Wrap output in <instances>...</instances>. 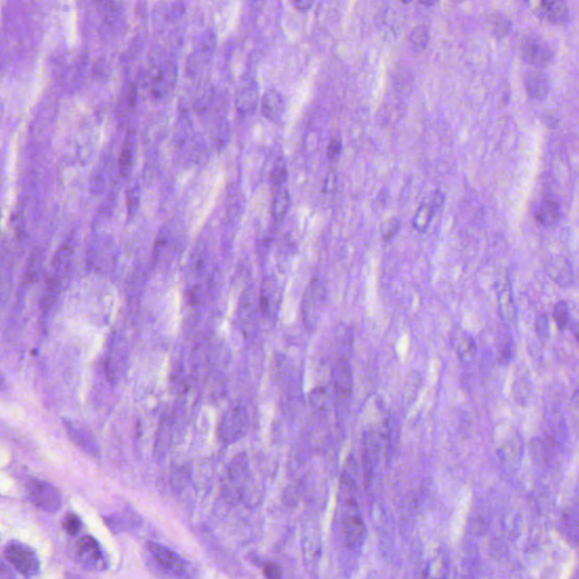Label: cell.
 <instances>
[{
	"instance_id": "17",
	"label": "cell",
	"mask_w": 579,
	"mask_h": 579,
	"mask_svg": "<svg viewBox=\"0 0 579 579\" xmlns=\"http://www.w3.org/2000/svg\"><path fill=\"white\" fill-rule=\"evenodd\" d=\"M262 115L269 122H279L284 112V100L279 90H271L262 99Z\"/></svg>"
},
{
	"instance_id": "2",
	"label": "cell",
	"mask_w": 579,
	"mask_h": 579,
	"mask_svg": "<svg viewBox=\"0 0 579 579\" xmlns=\"http://www.w3.org/2000/svg\"><path fill=\"white\" fill-rule=\"evenodd\" d=\"M325 286L318 279L309 282L303 298V320L305 328L312 331L320 320V312L325 303Z\"/></svg>"
},
{
	"instance_id": "5",
	"label": "cell",
	"mask_w": 579,
	"mask_h": 579,
	"mask_svg": "<svg viewBox=\"0 0 579 579\" xmlns=\"http://www.w3.org/2000/svg\"><path fill=\"white\" fill-rule=\"evenodd\" d=\"M74 557L84 568L90 571H103L107 568L105 556L99 543L93 537H82L73 546Z\"/></svg>"
},
{
	"instance_id": "10",
	"label": "cell",
	"mask_w": 579,
	"mask_h": 579,
	"mask_svg": "<svg viewBox=\"0 0 579 579\" xmlns=\"http://www.w3.org/2000/svg\"><path fill=\"white\" fill-rule=\"evenodd\" d=\"M282 303V288L274 276H266L258 294L259 311L266 316H275Z\"/></svg>"
},
{
	"instance_id": "32",
	"label": "cell",
	"mask_w": 579,
	"mask_h": 579,
	"mask_svg": "<svg viewBox=\"0 0 579 579\" xmlns=\"http://www.w3.org/2000/svg\"><path fill=\"white\" fill-rule=\"evenodd\" d=\"M520 518H518V516L515 514L505 515L503 520V529L507 537L515 539L520 533Z\"/></svg>"
},
{
	"instance_id": "38",
	"label": "cell",
	"mask_w": 579,
	"mask_h": 579,
	"mask_svg": "<svg viewBox=\"0 0 579 579\" xmlns=\"http://www.w3.org/2000/svg\"><path fill=\"white\" fill-rule=\"evenodd\" d=\"M264 575L267 578L276 579L282 577V569L274 563H267L264 566Z\"/></svg>"
},
{
	"instance_id": "48",
	"label": "cell",
	"mask_w": 579,
	"mask_h": 579,
	"mask_svg": "<svg viewBox=\"0 0 579 579\" xmlns=\"http://www.w3.org/2000/svg\"><path fill=\"white\" fill-rule=\"evenodd\" d=\"M574 333L576 335L577 339L579 341V325H576L574 327Z\"/></svg>"
},
{
	"instance_id": "24",
	"label": "cell",
	"mask_w": 579,
	"mask_h": 579,
	"mask_svg": "<svg viewBox=\"0 0 579 579\" xmlns=\"http://www.w3.org/2000/svg\"><path fill=\"white\" fill-rule=\"evenodd\" d=\"M377 455H378V441L375 435L367 433L363 438V465L365 473L370 474L376 465Z\"/></svg>"
},
{
	"instance_id": "37",
	"label": "cell",
	"mask_w": 579,
	"mask_h": 579,
	"mask_svg": "<svg viewBox=\"0 0 579 579\" xmlns=\"http://www.w3.org/2000/svg\"><path fill=\"white\" fill-rule=\"evenodd\" d=\"M343 144L341 137H334L329 141L327 146V158L329 160H335L339 158L342 153Z\"/></svg>"
},
{
	"instance_id": "23",
	"label": "cell",
	"mask_w": 579,
	"mask_h": 579,
	"mask_svg": "<svg viewBox=\"0 0 579 579\" xmlns=\"http://www.w3.org/2000/svg\"><path fill=\"white\" fill-rule=\"evenodd\" d=\"M291 207V196L286 188L281 187L280 190L276 192L273 206H271V215L277 223H282V221L288 215V209Z\"/></svg>"
},
{
	"instance_id": "28",
	"label": "cell",
	"mask_w": 579,
	"mask_h": 579,
	"mask_svg": "<svg viewBox=\"0 0 579 579\" xmlns=\"http://www.w3.org/2000/svg\"><path fill=\"white\" fill-rule=\"evenodd\" d=\"M429 31L423 25L416 26L410 34V42L418 50H423L429 43Z\"/></svg>"
},
{
	"instance_id": "46",
	"label": "cell",
	"mask_w": 579,
	"mask_h": 579,
	"mask_svg": "<svg viewBox=\"0 0 579 579\" xmlns=\"http://www.w3.org/2000/svg\"><path fill=\"white\" fill-rule=\"evenodd\" d=\"M419 1H420V3H421L422 5L424 6H433L435 5V4L437 3V1H438V0H419Z\"/></svg>"
},
{
	"instance_id": "41",
	"label": "cell",
	"mask_w": 579,
	"mask_h": 579,
	"mask_svg": "<svg viewBox=\"0 0 579 579\" xmlns=\"http://www.w3.org/2000/svg\"><path fill=\"white\" fill-rule=\"evenodd\" d=\"M489 529V522L484 518H476L473 525V530L478 535H484Z\"/></svg>"
},
{
	"instance_id": "13",
	"label": "cell",
	"mask_w": 579,
	"mask_h": 579,
	"mask_svg": "<svg viewBox=\"0 0 579 579\" xmlns=\"http://www.w3.org/2000/svg\"><path fill=\"white\" fill-rule=\"evenodd\" d=\"M546 271L551 280L559 286L567 288L574 283V271L567 258H552L546 265Z\"/></svg>"
},
{
	"instance_id": "31",
	"label": "cell",
	"mask_w": 579,
	"mask_h": 579,
	"mask_svg": "<svg viewBox=\"0 0 579 579\" xmlns=\"http://www.w3.org/2000/svg\"><path fill=\"white\" fill-rule=\"evenodd\" d=\"M399 230H401V221L396 218H388L380 226V233L385 241L392 240L399 233Z\"/></svg>"
},
{
	"instance_id": "26",
	"label": "cell",
	"mask_w": 579,
	"mask_h": 579,
	"mask_svg": "<svg viewBox=\"0 0 579 579\" xmlns=\"http://www.w3.org/2000/svg\"><path fill=\"white\" fill-rule=\"evenodd\" d=\"M134 150H135V141L134 139H127L122 146L120 153V160H119V172L122 177H128L134 161Z\"/></svg>"
},
{
	"instance_id": "21",
	"label": "cell",
	"mask_w": 579,
	"mask_h": 579,
	"mask_svg": "<svg viewBox=\"0 0 579 579\" xmlns=\"http://www.w3.org/2000/svg\"><path fill=\"white\" fill-rule=\"evenodd\" d=\"M501 456L503 461L510 465H516L520 463V460L523 457L524 452V441L523 438L520 437V433H514L510 435L505 444H503L501 450Z\"/></svg>"
},
{
	"instance_id": "44",
	"label": "cell",
	"mask_w": 579,
	"mask_h": 579,
	"mask_svg": "<svg viewBox=\"0 0 579 579\" xmlns=\"http://www.w3.org/2000/svg\"><path fill=\"white\" fill-rule=\"evenodd\" d=\"M335 186H337V175H328L325 181V186H324V192H331Z\"/></svg>"
},
{
	"instance_id": "25",
	"label": "cell",
	"mask_w": 579,
	"mask_h": 579,
	"mask_svg": "<svg viewBox=\"0 0 579 579\" xmlns=\"http://www.w3.org/2000/svg\"><path fill=\"white\" fill-rule=\"evenodd\" d=\"M435 209L429 201H424L416 211L412 218V226L418 232H426L429 229L435 214Z\"/></svg>"
},
{
	"instance_id": "8",
	"label": "cell",
	"mask_w": 579,
	"mask_h": 579,
	"mask_svg": "<svg viewBox=\"0 0 579 579\" xmlns=\"http://www.w3.org/2000/svg\"><path fill=\"white\" fill-rule=\"evenodd\" d=\"M333 380L334 397L339 407H345L350 402L351 394L353 390V375L350 363L342 359L337 362L332 371Z\"/></svg>"
},
{
	"instance_id": "29",
	"label": "cell",
	"mask_w": 579,
	"mask_h": 579,
	"mask_svg": "<svg viewBox=\"0 0 579 579\" xmlns=\"http://www.w3.org/2000/svg\"><path fill=\"white\" fill-rule=\"evenodd\" d=\"M554 320L559 329H565L569 325V308L565 301H559L554 305Z\"/></svg>"
},
{
	"instance_id": "9",
	"label": "cell",
	"mask_w": 579,
	"mask_h": 579,
	"mask_svg": "<svg viewBox=\"0 0 579 579\" xmlns=\"http://www.w3.org/2000/svg\"><path fill=\"white\" fill-rule=\"evenodd\" d=\"M259 101V86L254 77H246L238 86L235 109L241 117L252 116Z\"/></svg>"
},
{
	"instance_id": "1",
	"label": "cell",
	"mask_w": 579,
	"mask_h": 579,
	"mask_svg": "<svg viewBox=\"0 0 579 579\" xmlns=\"http://www.w3.org/2000/svg\"><path fill=\"white\" fill-rule=\"evenodd\" d=\"M249 416L246 407L235 405L226 411L218 426V438L226 445H232L246 435Z\"/></svg>"
},
{
	"instance_id": "20",
	"label": "cell",
	"mask_w": 579,
	"mask_h": 579,
	"mask_svg": "<svg viewBox=\"0 0 579 579\" xmlns=\"http://www.w3.org/2000/svg\"><path fill=\"white\" fill-rule=\"evenodd\" d=\"M560 218H561V209H560L559 204L552 198H546L539 205L535 212V218L537 222L546 228L557 226Z\"/></svg>"
},
{
	"instance_id": "33",
	"label": "cell",
	"mask_w": 579,
	"mask_h": 579,
	"mask_svg": "<svg viewBox=\"0 0 579 579\" xmlns=\"http://www.w3.org/2000/svg\"><path fill=\"white\" fill-rule=\"evenodd\" d=\"M286 179H288V169H286V162L283 161V160H280V162H277L274 169H273V171H271V184L274 185L275 187H279V188H281L283 185L286 184Z\"/></svg>"
},
{
	"instance_id": "27",
	"label": "cell",
	"mask_w": 579,
	"mask_h": 579,
	"mask_svg": "<svg viewBox=\"0 0 579 579\" xmlns=\"http://www.w3.org/2000/svg\"><path fill=\"white\" fill-rule=\"evenodd\" d=\"M492 32L497 37H505L512 30V23L503 15L497 14L491 18Z\"/></svg>"
},
{
	"instance_id": "35",
	"label": "cell",
	"mask_w": 579,
	"mask_h": 579,
	"mask_svg": "<svg viewBox=\"0 0 579 579\" xmlns=\"http://www.w3.org/2000/svg\"><path fill=\"white\" fill-rule=\"evenodd\" d=\"M62 526H64V529H65L68 534L76 535L82 529V522L77 517L76 515H68L67 517L64 520Z\"/></svg>"
},
{
	"instance_id": "22",
	"label": "cell",
	"mask_w": 579,
	"mask_h": 579,
	"mask_svg": "<svg viewBox=\"0 0 579 579\" xmlns=\"http://www.w3.org/2000/svg\"><path fill=\"white\" fill-rule=\"evenodd\" d=\"M454 344L458 356L464 361H469L473 359V356L476 353V345L472 337L467 332L457 331L454 335Z\"/></svg>"
},
{
	"instance_id": "3",
	"label": "cell",
	"mask_w": 579,
	"mask_h": 579,
	"mask_svg": "<svg viewBox=\"0 0 579 579\" xmlns=\"http://www.w3.org/2000/svg\"><path fill=\"white\" fill-rule=\"evenodd\" d=\"M342 533L345 546L351 550H358L365 540V525L358 512L356 501L345 503L342 517Z\"/></svg>"
},
{
	"instance_id": "39",
	"label": "cell",
	"mask_w": 579,
	"mask_h": 579,
	"mask_svg": "<svg viewBox=\"0 0 579 579\" xmlns=\"http://www.w3.org/2000/svg\"><path fill=\"white\" fill-rule=\"evenodd\" d=\"M40 266H41V259L40 257H35L33 256L32 257L31 262H30V265H28V279H35V276L37 277V273L40 271Z\"/></svg>"
},
{
	"instance_id": "47",
	"label": "cell",
	"mask_w": 579,
	"mask_h": 579,
	"mask_svg": "<svg viewBox=\"0 0 579 579\" xmlns=\"http://www.w3.org/2000/svg\"><path fill=\"white\" fill-rule=\"evenodd\" d=\"M573 403L577 405V407H579V390H577L574 395H573Z\"/></svg>"
},
{
	"instance_id": "34",
	"label": "cell",
	"mask_w": 579,
	"mask_h": 579,
	"mask_svg": "<svg viewBox=\"0 0 579 579\" xmlns=\"http://www.w3.org/2000/svg\"><path fill=\"white\" fill-rule=\"evenodd\" d=\"M531 452L534 461L537 462V463L546 461V455H548L546 445L543 444L542 440H540V439H534V440L532 441Z\"/></svg>"
},
{
	"instance_id": "45",
	"label": "cell",
	"mask_w": 579,
	"mask_h": 579,
	"mask_svg": "<svg viewBox=\"0 0 579 579\" xmlns=\"http://www.w3.org/2000/svg\"><path fill=\"white\" fill-rule=\"evenodd\" d=\"M1 577H4V578L14 577V575L11 574V569L6 568L5 563H3V565H1Z\"/></svg>"
},
{
	"instance_id": "19",
	"label": "cell",
	"mask_w": 579,
	"mask_h": 579,
	"mask_svg": "<svg viewBox=\"0 0 579 579\" xmlns=\"http://www.w3.org/2000/svg\"><path fill=\"white\" fill-rule=\"evenodd\" d=\"M177 78V69L173 64L163 66L153 81L152 93L156 98H163L172 90Z\"/></svg>"
},
{
	"instance_id": "36",
	"label": "cell",
	"mask_w": 579,
	"mask_h": 579,
	"mask_svg": "<svg viewBox=\"0 0 579 579\" xmlns=\"http://www.w3.org/2000/svg\"><path fill=\"white\" fill-rule=\"evenodd\" d=\"M535 331L537 337L541 339H546L550 335V325H549V318L546 314H541L537 317L535 322Z\"/></svg>"
},
{
	"instance_id": "7",
	"label": "cell",
	"mask_w": 579,
	"mask_h": 579,
	"mask_svg": "<svg viewBox=\"0 0 579 579\" xmlns=\"http://www.w3.org/2000/svg\"><path fill=\"white\" fill-rule=\"evenodd\" d=\"M4 554L8 563L23 576H35L39 573L40 563L37 554L22 543H9Z\"/></svg>"
},
{
	"instance_id": "40",
	"label": "cell",
	"mask_w": 579,
	"mask_h": 579,
	"mask_svg": "<svg viewBox=\"0 0 579 579\" xmlns=\"http://www.w3.org/2000/svg\"><path fill=\"white\" fill-rule=\"evenodd\" d=\"M139 192H136V189L130 190L127 196V206L129 214H133L136 207L139 205Z\"/></svg>"
},
{
	"instance_id": "18",
	"label": "cell",
	"mask_w": 579,
	"mask_h": 579,
	"mask_svg": "<svg viewBox=\"0 0 579 579\" xmlns=\"http://www.w3.org/2000/svg\"><path fill=\"white\" fill-rule=\"evenodd\" d=\"M257 309H259L258 296H256L255 288L250 286L243 292L239 303V318L245 327H250L254 324Z\"/></svg>"
},
{
	"instance_id": "14",
	"label": "cell",
	"mask_w": 579,
	"mask_h": 579,
	"mask_svg": "<svg viewBox=\"0 0 579 579\" xmlns=\"http://www.w3.org/2000/svg\"><path fill=\"white\" fill-rule=\"evenodd\" d=\"M541 16L554 24H565L569 20L567 0H540Z\"/></svg>"
},
{
	"instance_id": "30",
	"label": "cell",
	"mask_w": 579,
	"mask_h": 579,
	"mask_svg": "<svg viewBox=\"0 0 579 579\" xmlns=\"http://www.w3.org/2000/svg\"><path fill=\"white\" fill-rule=\"evenodd\" d=\"M311 405L318 411H324L329 402V394L327 388L320 387L312 390L310 394Z\"/></svg>"
},
{
	"instance_id": "15",
	"label": "cell",
	"mask_w": 579,
	"mask_h": 579,
	"mask_svg": "<svg viewBox=\"0 0 579 579\" xmlns=\"http://www.w3.org/2000/svg\"><path fill=\"white\" fill-rule=\"evenodd\" d=\"M525 90L530 98L542 101L550 93V81L541 69L530 71L525 77Z\"/></svg>"
},
{
	"instance_id": "16",
	"label": "cell",
	"mask_w": 579,
	"mask_h": 579,
	"mask_svg": "<svg viewBox=\"0 0 579 579\" xmlns=\"http://www.w3.org/2000/svg\"><path fill=\"white\" fill-rule=\"evenodd\" d=\"M248 479L249 465L246 456H238L232 463V467L230 469L232 491L235 493V497H242Z\"/></svg>"
},
{
	"instance_id": "43",
	"label": "cell",
	"mask_w": 579,
	"mask_h": 579,
	"mask_svg": "<svg viewBox=\"0 0 579 579\" xmlns=\"http://www.w3.org/2000/svg\"><path fill=\"white\" fill-rule=\"evenodd\" d=\"M512 356H513L512 346H510V345L509 344L505 345V346H503V351H501V363H503V365H506V363H508V362L510 361V359H512Z\"/></svg>"
},
{
	"instance_id": "4",
	"label": "cell",
	"mask_w": 579,
	"mask_h": 579,
	"mask_svg": "<svg viewBox=\"0 0 579 579\" xmlns=\"http://www.w3.org/2000/svg\"><path fill=\"white\" fill-rule=\"evenodd\" d=\"M28 499L43 512L56 513L62 507V496L56 486L45 481L33 480L28 486Z\"/></svg>"
},
{
	"instance_id": "11",
	"label": "cell",
	"mask_w": 579,
	"mask_h": 579,
	"mask_svg": "<svg viewBox=\"0 0 579 579\" xmlns=\"http://www.w3.org/2000/svg\"><path fill=\"white\" fill-rule=\"evenodd\" d=\"M148 550L156 563L173 576L185 577L188 575V563L180 556L158 543H150Z\"/></svg>"
},
{
	"instance_id": "6",
	"label": "cell",
	"mask_w": 579,
	"mask_h": 579,
	"mask_svg": "<svg viewBox=\"0 0 579 579\" xmlns=\"http://www.w3.org/2000/svg\"><path fill=\"white\" fill-rule=\"evenodd\" d=\"M520 54L527 64L534 66L537 69H543L551 65L554 58L551 45L537 35H529L523 40Z\"/></svg>"
},
{
	"instance_id": "12",
	"label": "cell",
	"mask_w": 579,
	"mask_h": 579,
	"mask_svg": "<svg viewBox=\"0 0 579 579\" xmlns=\"http://www.w3.org/2000/svg\"><path fill=\"white\" fill-rule=\"evenodd\" d=\"M498 308L501 320L508 326H514L517 320V311L513 296L512 284L508 275H503L498 286Z\"/></svg>"
},
{
	"instance_id": "42",
	"label": "cell",
	"mask_w": 579,
	"mask_h": 579,
	"mask_svg": "<svg viewBox=\"0 0 579 579\" xmlns=\"http://www.w3.org/2000/svg\"><path fill=\"white\" fill-rule=\"evenodd\" d=\"M294 7L300 11H307L311 8L314 0H292Z\"/></svg>"
}]
</instances>
